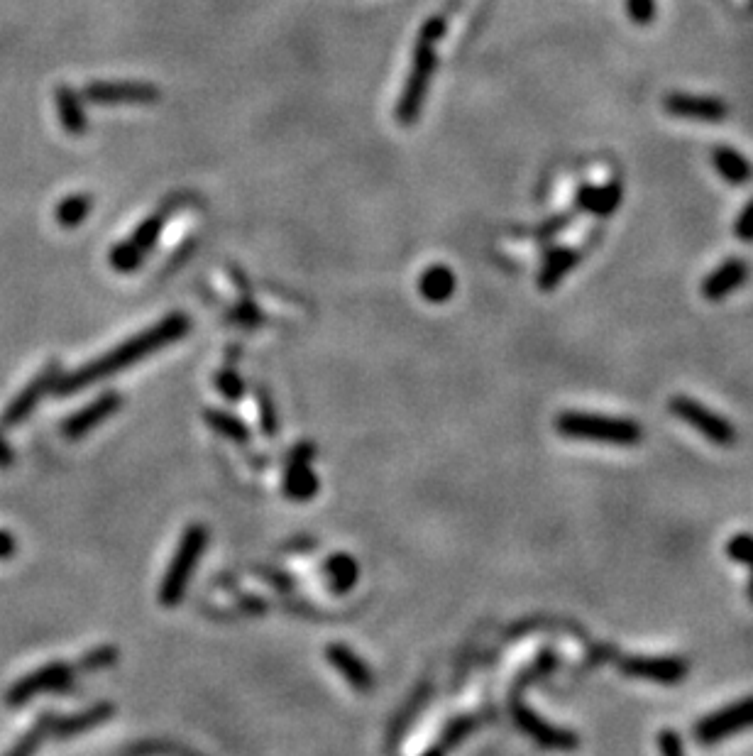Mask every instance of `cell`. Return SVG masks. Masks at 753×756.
<instances>
[{"label":"cell","mask_w":753,"mask_h":756,"mask_svg":"<svg viewBox=\"0 0 753 756\" xmlns=\"http://www.w3.org/2000/svg\"><path fill=\"white\" fill-rule=\"evenodd\" d=\"M57 106H59V118H62L64 128L69 130L71 135H81L86 128V115L81 111L79 98L74 96V91L62 86L57 91Z\"/></svg>","instance_id":"d4e9b609"},{"label":"cell","mask_w":753,"mask_h":756,"mask_svg":"<svg viewBox=\"0 0 753 756\" xmlns=\"http://www.w3.org/2000/svg\"><path fill=\"white\" fill-rule=\"evenodd\" d=\"M113 717V705L111 703H98L89 708L86 712H79V715L71 717H52V727H49V734H54L57 739H71L76 734L93 730V727L103 725Z\"/></svg>","instance_id":"d6986e66"},{"label":"cell","mask_w":753,"mask_h":756,"mask_svg":"<svg viewBox=\"0 0 753 756\" xmlns=\"http://www.w3.org/2000/svg\"><path fill=\"white\" fill-rule=\"evenodd\" d=\"M313 456H316V448L309 441L299 443L291 451L287 470H284V495L289 500L306 502L318 492V475L311 468Z\"/></svg>","instance_id":"8fae6325"},{"label":"cell","mask_w":753,"mask_h":756,"mask_svg":"<svg viewBox=\"0 0 753 756\" xmlns=\"http://www.w3.org/2000/svg\"><path fill=\"white\" fill-rule=\"evenodd\" d=\"M445 32V18L436 15V18H428L426 25L421 27L419 42L414 49V67H411V76L404 86V96H401L397 115L401 123H414L419 118L423 96H426L428 79H431L433 69H436V45Z\"/></svg>","instance_id":"3957f363"},{"label":"cell","mask_w":753,"mask_h":756,"mask_svg":"<svg viewBox=\"0 0 753 756\" xmlns=\"http://www.w3.org/2000/svg\"><path fill=\"white\" fill-rule=\"evenodd\" d=\"M727 556L731 558V561L741 563V566H746L751 571L749 597L753 602V534H746V531H741V534L731 536V539L727 541Z\"/></svg>","instance_id":"4316f807"},{"label":"cell","mask_w":753,"mask_h":756,"mask_svg":"<svg viewBox=\"0 0 753 756\" xmlns=\"http://www.w3.org/2000/svg\"><path fill=\"white\" fill-rule=\"evenodd\" d=\"M91 196L89 194H74L69 196V199H64L62 204L57 206V211H54V218H57L59 223H62L64 228H74L79 226V223H84L86 218H89L91 213Z\"/></svg>","instance_id":"484cf974"},{"label":"cell","mask_w":753,"mask_h":756,"mask_svg":"<svg viewBox=\"0 0 753 756\" xmlns=\"http://www.w3.org/2000/svg\"><path fill=\"white\" fill-rule=\"evenodd\" d=\"M203 419H206L208 429H213L216 434L228 438V441L240 443V446L250 443V429L235 414L223 412V409H206Z\"/></svg>","instance_id":"cb8c5ba5"},{"label":"cell","mask_w":753,"mask_h":756,"mask_svg":"<svg viewBox=\"0 0 753 756\" xmlns=\"http://www.w3.org/2000/svg\"><path fill=\"white\" fill-rule=\"evenodd\" d=\"M751 275L749 262L739 260V257H729L714 272L702 279V297L707 301H722L729 294H734L741 284Z\"/></svg>","instance_id":"5bb4252c"},{"label":"cell","mask_w":753,"mask_h":756,"mask_svg":"<svg viewBox=\"0 0 753 756\" xmlns=\"http://www.w3.org/2000/svg\"><path fill=\"white\" fill-rule=\"evenodd\" d=\"M475 727H477V720H475V717H463V720H455L453 725H448V730L443 732L441 744H438V747H433L431 752H433V754H443V752H448V749L458 747V744L463 742V739H465L467 734H470L472 730H475Z\"/></svg>","instance_id":"83f0119b"},{"label":"cell","mask_w":753,"mask_h":756,"mask_svg":"<svg viewBox=\"0 0 753 756\" xmlns=\"http://www.w3.org/2000/svg\"><path fill=\"white\" fill-rule=\"evenodd\" d=\"M213 382H216V390L221 392L225 399H230V402H238V399L245 394L243 377H240L235 370H230V367H225V370L218 372Z\"/></svg>","instance_id":"f546056e"},{"label":"cell","mask_w":753,"mask_h":756,"mask_svg":"<svg viewBox=\"0 0 753 756\" xmlns=\"http://www.w3.org/2000/svg\"><path fill=\"white\" fill-rule=\"evenodd\" d=\"M626 15H629V20L634 25H651L653 20H656V13H658V5L656 0H626Z\"/></svg>","instance_id":"1f68e13d"},{"label":"cell","mask_w":753,"mask_h":756,"mask_svg":"<svg viewBox=\"0 0 753 756\" xmlns=\"http://www.w3.org/2000/svg\"><path fill=\"white\" fill-rule=\"evenodd\" d=\"M621 199H624V189H621L619 182H607L602 186L582 184L580 189H577L575 204L580 211L592 213V216L609 218L617 213Z\"/></svg>","instance_id":"2e32d148"},{"label":"cell","mask_w":753,"mask_h":756,"mask_svg":"<svg viewBox=\"0 0 753 756\" xmlns=\"http://www.w3.org/2000/svg\"><path fill=\"white\" fill-rule=\"evenodd\" d=\"M10 463H13V451L5 443V438L0 436V468H10Z\"/></svg>","instance_id":"8d00e7d4"},{"label":"cell","mask_w":753,"mask_h":756,"mask_svg":"<svg viewBox=\"0 0 753 756\" xmlns=\"http://www.w3.org/2000/svg\"><path fill=\"white\" fill-rule=\"evenodd\" d=\"M665 113L673 118L697 120V123H722L729 118V106L712 96H692V93H670L663 98Z\"/></svg>","instance_id":"7c38bea8"},{"label":"cell","mask_w":753,"mask_h":756,"mask_svg":"<svg viewBox=\"0 0 753 756\" xmlns=\"http://www.w3.org/2000/svg\"><path fill=\"white\" fill-rule=\"evenodd\" d=\"M71 683H74V668L69 664H62V661H54V664L37 668L30 676L20 678V681L10 688L8 703L25 705L30 703L35 695L49 693V690H67Z\"/></svg>","instance_id":"9c48e42d"},{"label":"cell","mask_w":753,"mask_h":756,"mask_svg":"<svg viewBox=\"0 0 753 756\" xmlns=\"http://www.w3.org/2000/svg\"><path fill=\"white\" fill-rule=\"evenodd\" d=\"M734 235L741 243H753V199L741 208L739 218L734 223Z\"/></svg>","instance_id":"d6a6232c"},{"label":"cell","mask_w":753,"mask_h":756,"mask_svg":"<svg viewBox=\"0 0 753 756\" xmlns=\"http://www.w3.org/2000/svg\"><path fill=\"white\" fill-rule=\"evenodd\" d=\"M123 407V397L118 392H103L101 397H96L89 407L79 409L76 414H71L67 421H64V436L69 438H81L86 436L89 431L96 429L98 424L113 416L118 409Z\"/></svg>","instance_id":"4fadbf2b"},{"label":"cell","mask_w":753,"mask_h":756,"mask_svg":"<svg viewBox=\"0 0 753 756\" xmlns=\"http://www.w3.org/2000/svg\"><path fill=\"white\" fill-rule=\"evenodd\" d=\"M753 727V695L751 698L736 700V703L727 705V708L712 712V715L702 717L695 725V742L702 747H712V744L724 742L731 734L741 730H751Z\"/></svg>","instance_id":"8992f818"},{"label":"cell","mask_w":753,"mask_h":756,"mask_svg":"<svg viewBox=\"0 0 753 756\" xmlns=\"http://www.w3.org/2000/svg\"><path fill=\"white\" fill-rule=\"evenodd\" d=\"M118 661V649L115 646H98V649L89 651L84 659L79 661L81 671H103V668H111Z\"/></svg>","instance_id":"4dcf8cb0"},{"label":"cell","mask_w":753,"mask_h":756,"mask_svg":"<svg viewBox=\"0 0 753 756\" xmlns=\"http://www.w3.org/2000/svg\"><path fill=\"white\" fill-rule=\"evenodd\" d=\"M191 331V319L186 314H169L167 319L157 321L155 326H150L147 331L137 333V336L128 338L125 343H120L118 348H113L111 353L101 355V358L91 360L89 365H84L81 370L71 372L67 377H59L54 382L52 390L57 394H74L86 390V387L96 385L98 380H106V377L118 375V372L133 367L137 360L150 358L157 350L167 348L169 343L181 341L186 333Z\"/></svg>","instance_id":"6da1fadb"},{"label":"cell","mask_w":753,"mask_h":756,"mask_svg":"<svg viewBox=\"0 0 753 756\" xmlns=\"http://www.w3.org/2000/svg\"><path fill=\"white\" fill-rule=\"evenodd\" d=\"M570 221H573V216H558V218H553V221H548L546 226H543V230H538V238H548V235L560 233V230L568 226Z\"/></svg>","instance_id":"e575fe53"},{"label":"cell","mask_w":753,"mask_h":756,"mask_svg":"<svg viewBox=\"0 0 753 756\" xmlns=\"http://www.w3.org/2000/svg\"><path fill=\"white\" fill-rule=\"evenodd\" d=\"M670 412L678 416L680 421H685L687 426L702 434L707 441H712L714 446L729 448L736 443V429L729 419L719 416L712 409H707L705 404H700L692 397H673L670 399Z\"/></svg>","instance_id":"5b68a950"},{"label":"cell","mask_w":753,"mask_h":756,"mask_svg":"<svg viewBox=\"0 0 753 756\" xmlns=\"http://www.w3.org/2000/svg\"><path fill=\"white\" fill-rule=\"evenodd\" d=\"M323 571H326L328 588L338 595L350 593L357 585V578H360L357 561L353 556H348V553H333V556H328L326 563H323Z\"/></svg>","instance_id":"7402d4cb"},{"label":"cell","mask_w":753,"mask_h":756,"mask_svg":"<svg viewBox=\"0 0 753 756\" xmlns=\"http://www.w3.org/2000/svg\"><path fill=\"white\" fill-rule=\"evenodd\" d=\"M511 717H514L516 727L521 732H526L533 742H538L541 747L546 749H575L580 744L575 732L560 730V727H553L551 722L541 720L531 708H526L519 698H514L511 703Z\"/></svg>","instance_id":"30bf717a"},{"label":"cell","mask_w":753,"mask_h":756,"mask_svg":"<svg viewBox=\"0 0 753 756\" xmlns=\"http://www.w3.org/2000/svg\"><path fill=\"white\" fill-rule=\"evenodd\" d=\"M15 551V539L8 531H0V558H8Z\"/></svg>","instance_id":"d590c367"},{"label":"cell","mask_w":753,"mask_h":756,"mask_svg":"<svg viewBox=\"0 0 753 756\" xmlns=\"http://www.w3.org/2000/svg\"><path fill=\"white\" fill-rule=\"evenodd\" d=\"M658 749H661V754L680 756L685 752L683 737H680L675 730H663L661 734H658Z\"/></svg>","instance_id":"836d02e7"},{"label":"cell","mask_w":753,"mask_h":756,"mask_svg":"<svg viewBox=\"0 0 753 756\" xmlns=\"http://www.w3.org/2000/svg\"><path fill=\"white\" fill-rule=\"evenodd\" d=\"M419 292L426 301L443 304L455 294V275L445 265H433L419 279Z\"/></svg>","instance_id":"603a6c76"},{"label":"cell","mask_w":753,"mask_h":756,"mask_svg":"<svg viewBox=\"0 0 753 756\" xmlns=\"http://www.w3.org/2000/svg\"><path fill=\"white\" fill-rule=\"evenodd\" d=\"M257 409H260V429L262 434L267 438L279 434V414H277V404L272 402L267 390H257Z\"/></svg>","instance_id":"f1b7e54d"},{"label":"cell","mask_w":753,"mask_h":756,"mask_svg":"<svg viewBox=\"0 0 753 756\" xmlns=\"http://www.w3.org/2000/svg\"><path fill=\"white\" fill-rule=\"evenodd\" d=\"M169 211H157L147 218L145 223H140L133 235H130L125 243H118L111 250V267L115 272H123V275H130L135 272L137 267L145 262V257L150 255L152 248H155L157 238L162 235L164 223H167Z\"/></svg>","instance_id":"52a82bcc"},{"label":"cell","mask_w":753,"mask_h":756,"mask_svg":"<svg viewBox=\"0 0 753 756\" xmlns=\"http://www.w3.org/2000/svg\"><path fill=\"white\" fill-rule=\"evenodd\" d=\"M560 436L577 441H597L607 446H639L643 429L639 421L624 416H607L595 412H563L555 419Z\"/></svg>","instance_id":"7a4b0ae2"},{"label":"cell","mask_w":753,"mask_h":756,"mask_svg":"<svg viewBox=\"0 0 753 756\" xmlns=\"http://www.w3.org/2000/svg\"><path fill=\"white\" fill-rule=\"evenodd\" d=\"M86 96L96 103H155L159 91L142 81H103V84H91Z\"/></svg>","instance_id":"9a60e30c"},{"label":"cell","mask_w":753,"mask_h":756,"mask_svg":"<svg viewBox=\"0 0 753 756\" xmlns=\"http://www.w3.org/2000/svg\"><path fill=\"white\" fill-rule=\"evenodd\" d=\"M326 659L328 664L333 668H338L340 676L348 681V686H353L355 690H370L375 686V678H372L370 668L365 666V661L350 651L345 644H331L326 649Z\"/></svg>","instance_id":"ac0fdd59"},{"label":"cell","mask_w":753,"mask_h":756,"mask_svg":"<svg viewBox=\"0 0 753 756\" xmlns=\"http://www.w3.org/2000/svg\"><path fill=\"white\" fill-rule=\"evenodd\" d=\"M57 372H59V367H57V365H49L45 372H40V375H37L35 380H32L30 385H27L25 390L20 392L18 397L13 399V402H10L8 412L3 414V421H5V424L13 426V424H18V421H23L25 416H30V414H32V409L37 407V402H40V399L45 397V394H47L49 390H52L54 382L59 380Z\"/></svg>","instance_id":"e0dca14e"},{"label":"cell","mask_w":753,"mask_h":756,"mask_svg":"<svg viewBox=\"0 0 753 756\" xmlns=\"http://www.w3.org/2000/svg\"><path fill=\"white\" fill-rule=\"evenodd\" d=\"M580 262V252L575 248H553L546 255L541 267V275H538V287L543 292H553L565 275L575 270V265Z\"/></svg>","instance_id":"44dd1931"},{"label":"cell","mask_w":753,"mask_h":756,"mask_svg":"<svg viewBox=\"0 0 753 756\" xmlns=\"http://www.w3.org/2000/svg\"><path fill=\"white\" fill-rule=\"evenodd\" d=\"M208 546V529L203 524H191L181 534V541L174 551L172 561H169L167 573H164L162 588H159V602L164 607H177L184 600L186 588L191 583L196 566H199L203 551Z\"/></svg>","instance_id":"277c9868"},{"label":"cell","mask_w":753,"mask_h":756,"mask_svg":"<svg viewBox=\"0 0 753 756\" xmlns=\"http://www.w3.org/2000/svg\"><path fill=\"white\" fill-rule=\"evenodd\" d=\"M712 164L719 177L731 186H744L753 182V164L729 145H717L712 150Z\"/></svg>","instance_id":"ffe728a7"},{"label":"cell","mask_w":753,"mask_h":756,"mask_svg":"<svg viewBox=\"0 0 753 756\" xmlns=\"http://www.w3.org/2000/svg\"><path fill=\"white\" fill-rule=\"evenodd\" d=\"M749 10H751V15H753V0H749Z\"/></svg>","instance_id":"74e56055"},{"label":"cell","mask_w":753,"mask_h":756,"mask_svg":"<svg viewBox=\"0 0 753 756\" xmlns=\"http://www.w3.org/2000/svg\"><path fill=\"white\" fill-rule=\"evenodd\" d=\"M621 673L658 686H678L690 673V664L680 656H624L619 661Z\"/></svg>","instance_id":"ba28073f"}]
</instances>
